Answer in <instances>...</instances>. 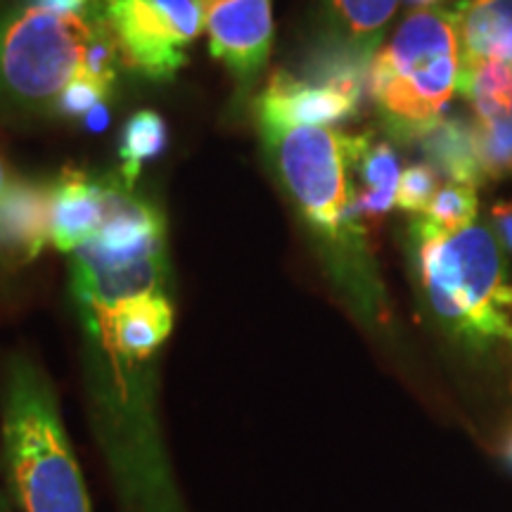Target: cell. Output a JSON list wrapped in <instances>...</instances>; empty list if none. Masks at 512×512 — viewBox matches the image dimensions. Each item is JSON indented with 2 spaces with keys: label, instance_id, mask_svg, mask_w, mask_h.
I'll use <instances>...</instances> for the list:
<instances>
[{
  "label": "cell",
  "instance_id": "cell-1",
  "mask_svg": "<svg viewBox=\"0 0 512 512\" xmlns=\"http://www.w3.org/2000/svg\"><path fill=\"white\" fill-rule=\"evenodd\" d=\"M408 240L420 297L448 342L475 356L512 349V283L491 226L441 230L413 216Z\"/></svg>",
  "mask_w": 512,
  "mask_h": 512
},
{
  "label": "cell",
  "instance_id": "cell-2",
  "mask_svg": "<svg viewBox=\"0 0 512 512\" xmlns=\"http://www.w3.org/2000/svg\"><path fill=\"white\" fill-rule=\"evenodd\" d=\"M0 439L22 512H93L53 384L27 356H10L0 392Z\"/></svg>",
  "mask_w": 512,
  "mask_h": 512
},
{
  "label": "cell",
  "instance_id": "cell-3",
  "mask_svg": "<svg viewBox=\"0 0 512 512\" xmlns=\"http://www.w3.org/2000/svg\"><path fill=\"white\" fill-rule=\"evenodd\" d=\"M280 181L290 192L309 226L337 254L354 261L368 302L382 320L384 299L375 280L358 264L366 254V221L358 214L354 166L363 136H347L337 128L290 126L259 121Z\"/></svg>",
  "mask_w": 512,
  "mask_h": 512
},
{
  "label": "cell",
  "instance_id": "cell-4",
  "mask_svg": "<svg viewBox=\"0 0 512 512\" xmlns=\"http://www.w3.org/2000/svg\"><path fill=\"white\" fill-rule=\"evenodd\" d=\"M119 50L102 15H60L22 5L0 15V95L55 110L79 79H117Z\"/></svg>",
  "mask_w": 512,
  "mask_h": 512
},
{
  "label": "cell",
  "instance_id": "cell-5",
  "mask_svg": "<svg viewBox=\"0 0 512 512\" xmlns=\"http://www.w3.org/2000/svg\"><path fill=\"white\" fill-rule=\"evenodd\" d=\"M460 69L456 10L408 12L368 67L370 98L389 136L401 143L425 136L458 93Z\"/></svg>",
  "mask_w": 512,
  "mask_h": 512
},
{
  "label": "cell",
  "instance_id": "cell-6",
  "mask_svg": "<svg viewBox=\"0 0 512 512\" xmlns=\"http://www.w3.org/2000/svg\"><path fill=\"white\" fill-rule=\"evenodd\" d=\"M119 60L152 81L171 79L188 62V48L204 31L195 0H102Z\"/></svg>",
  "mask_w": 512,
  "mask_h": 512
},
{
  "label": "cell",
  "instance_id": "cell-7",
  "mask_svg": "<svg viewBox=\"0 0 512 512\" xmlns=\"http://www.w3.org/2000/svg\"><path fill=\"white\" fill-rule=\"evenodd\" d=\"M373 57L342 55L318 79L275 72L259 98V121L335 128L354 117L361 102L363 72Z\"/></svg>",
  "mask_w": 512,
  "mask_h": 512
},
{
  "label": "cell",
  "instance_id": "cell-8",
  "mask_svg": "<svg viewBox=\"0 0 512 512\" xmlns=\"http://www.w3.org/2000/svg\"><path fill=\"white\" fill-rule=\"evenodd\" d=\"M458 91L475 114L472 126L486 181L512 178V67L503 62L463 64Z\"/></svg>",
  "mask_w": 512,
  "mask_h": 512
},
{
  "label": "cell",
  "instance_id": "cell-9",
  "mask_svg": "<svg viewBox=\"0 0 512 512\" xmlns=\"http://www.w3.org/2000/svg\"><path fill=\"white\" fill-rule=\"evenodd\" d=\"M216 60L240 83L264 69L273 46L271 0H195Z\"/></svg>",
  "mask_w": 512,
  "mask_h": 512
},
{
  "label": "cell",
  "instance_id": "cell-10",
  "mask_svg": "<svg viewBox=\"0 0 512 512\" xmlns=\"http://www.w3.org/2000/svg\"><path fill=\"white\" fill-rule=\"evenodd\" d=\"M53 242L50 185L8 181L0 195V261L24 266Z\"/></svg>",
  "mask_w": 512,
  "mask_h": 512
},
{
  "label": "cell",
  "instance_id": "cell-11",
  "mask_svg": "<svg viewBox=\"0 0 512 512\" xmlns=\"http://www.w3.org/2000/svg\"><path fill=\"white\" fill-rule=\"evenodd\" d=\"M114 183L95 181L81 171H64L50 185L53 245L74 254L100 233L110 211Z\"/></svg>",
  "mask_w": 512,
  "mask_h": 512
},
{
  "label": "cell",
  "instance_id": "cell-12",
  "mask_svg": "<svg viewBox=\"0 0 512 512\" xmlns=\"http://www.w3.org/2000/svg\"><path fill=\"white\" fill-rule=\"evenodd\" d=\"M456 17L463 64L512 67V0H460Z\"/></svg>",
  "mask_w": 512,
  "mask_h": 512
},
{
  "label": "cell",
  "instance_id": "cell-13",
  "mask_svg": "<svg viewBox=\"0 0 512 512\" xmlns=\"http://www.w3.org/2000/svg\"><path fill=\"white\" fill-rule=\"evenodd\" d=\"M427 164L446 183L479 188L486 183L482 159L477 150L475 126L460 117H441L420 140Z\"/></svg>",
  "mask_w": 512,
  "mask_h": 512
},
{
  "label": "cell",
  "instance_id": "cell-14",
  "mask_svg": "<svg viewBox=\"0 0 512 512\" xmlns=\"http://www.w3.org/2000/svg\"><path fill=\"white\" fill-rule=\"evenodd\" d=\"M401 171L399 155L392 145L363 136L361 152H358L354 166L358 181L356 204L363 221H380L396 207Z\"/></svg>",
  "mask_w": 512,
  "mask_h": 512
},
{
  "label": "cell",
  "instance_id": "cell-15",
  "mask_svg": "<svg viewBox=\"0 0 512 512\" xmlns=\"http://www.w3.org/2000/svg\"><path fill=\"white\" fill-rule=\"evenodd\" d=\"M166 145V124L157 112L140 110L128 119L121 133L119 159H121V178L126 188H133L138 181L143 164L155 159Z\"/></svg>",
  "mask_w": 512,
  "mask_h": 512
},
{
  "label": "cell",
  "instance_id": "cell-16",
  "mask_svg": "<svg viewBox=\"0 0 512 512\" xmlns=\"http://www.w3.org/2000/svg\"><path fill=\"white\" fill-rule=\"evenodd\" d=\"M358 53L373 57V50L394 17L399 0H330Z\"/></svg>",
  "mask_w": 512,
  "mask_h": 512
},
{
  "label": "cell",
  "instance_id": "cell-17",
  "mask_svg": "<svg viewBox=\"0 0 512 512\" xmlns=\"http://www.w3.org/2000/svg\"><path fill=\"white\" fill-rule=\"evenodd\" d=\"M477 211H479L477 188L458 185V183H446L441 185L437 197H434L425 214L420 216L441 230H460V228L472 226V223H477Z\"/></svg>",
  "mask_w": 512,
  "mask_h": 512
},
{
  "label": "cell",
  "instance_id": "cell-18",
  "mask_svg": "<svg viewBox=\"0 0 512 512\" xmlns=\"http://www.w3.org/2000/svg\"><path fill=\"white\" fill-rule=\"evenodd\" d=\"M441 188V176L430 164H411L401 171L399 188H396V207L408 214H425Z\"/></svg>",
  "mask_w": 512,
  "mask_h": 512
},
{
  "label": "cell",
  "instance_id": "cell-19",
  "mask_svg": "<svg viewBox=\"0 0 512 512\" xmlns=\"http://www.w3.org/2000/svg\"><path fill=\"white\" fill-rule=\"evenodd\" d=\"M112 88L114 83H107L100 79L74 81L72 86L62 93L55 112L64 114V117H86V114L95 110L98 105H105L107 95L112 93Z\"/></svg>",
  "mask_w": 512,
  "mask_h": 512
},
{
  "label": "cell",
  "instance_id": "cell-20",
  "mask_svg": "<svg viewBox=\"0 0 512 512\" xmlns=\"http://www.w3.org/2000/svg\"><path fill=\"white\" fill-rule=\"evenodd\" d=\"M491 230L505 254H512V202H498L491 209Z\"/></svg>",
  "mask_w": 512,
  "mask_h": 512
},
{
  "label": "cell",
  "instance_id": "cell-21",
  "mask_svg": "<svg viewBox=\"0 0 512 512\" xmlns=\"http://www.w3.org/2000/svg\"><path fill=\"white\" fill-rule=\"evenodd\" d=\"M27 3L41 10L60 12V15H100V12H93L95 0H27Z\"/></svg>",
  "mask_w": 512,
  "mask_h": 512
},
{
  "label": "cell",
  "instance_id": "cell-22",
  "mask_svg": "<svg viewBox=\"0 0 512 512\" xmlns=\"http://www.w3.org/2000/svg\"><path fill=\"white\" fill-rule=\"evenodd\" d=\"M83 119H86L88 128H93V131H102V128L107 126V121H110V112H107L105 105H98L95 110L88 112Z\"/></svg>",
  "mask_w": 512,
  "mask_h": 512
},
{
  "label": "cell",
  "instance_id": "cell-23",
  "mask_svg": "<svg viewBox=\"0 0 512 512\" xmlns=\"http://www.w3.org/2000/svg\"><path fill=\"white\" fill-rule=\"evenodd\" d=\"M406 3L415 5V10H420V8H437L439 0H406Z\"/></svg>",
  "mask_w": 512,
  "mask_h": 512
},
{
  "label": "cell",
  "instance_id": "cell-24",
  "mask_svg": "<svg viewBox=\"0 0 512 512\" xmlns=\"http://www.w3.org/2000/svg\"><path fill=\"white\" fill-rule=\"evenodd\" d=\"M5 185H8V176H5V169H3V164H0V195H3Z\"/></svg>",
  "mask_w": 512,
  "mask_h": 512
},
{
  "label": "cell",
  "instance_id": "cell-25",
  "mask_svg": "<svg viewBox=\"0 0 512 512\" xmlns=\"http://www.w3.org/2000/svg\"><path fill=\"white\" fill-rule=\"evenodd\" d=\"M508 456H510V463H512V439H510V446H508Z\"/></svg>",
  "mask_w": 512,
  "mask_h": 512
},
{
  "label": "cell",
  "instance_id": "cell-26",
  "mask_svg": "<svg viewBox=\"0 0 512 512\" xmlns=\"http://www.w3.org/2000/svg\"><path fill=\"white\" fill-rule=\"evenodd\" d=\"M0 512H5V505H3V498H0Z\"/></svg>",
  "mask_w": 512,
  "mask_h": 512
}]
</instances>
